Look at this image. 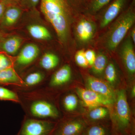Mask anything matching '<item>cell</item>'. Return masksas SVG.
Returning a JSON list of instances; mask_svg holds the SVG:
<instances>
[{
    "label": "cell",
    "instance_id": "6da1fadb",
    "mask_svg": "<svg viewBox=\"0 0 135 135\" xmlns=\"http://www.w3.org/2000/svg\"><path fill=\"white\" fill-rule=\"evenodd\" d=\"M41 11L51 24L61 42L69 36L73 11L67 0H40Z\"/></svg>",
    "mask_w": 135,
    "mask_h": 135
},
{
    "label": "cell",
    "instance_id": "7a4b0ae2",
    "mask_svg": "<svg viewBox=\"0 0 135 135\" xmlns=\"http://www.w3.org/2000/svg\"><path fill=\"white\" fill-rule=\"evenodd\" d=\"M135 0L121 14L111 26L107 35L106 45L110 51L115 50L135 22Z\"/></svg>",
    "mask_w": 135,
    "mask_h": 135
},
{
    "label": "cell",
    "instance_id": "3957f363",
    "mask_svg": "<svg viewBox=\"0 0 135 135\" xmlns=\"http://www.w3.org/2000/svg\"><path fill=\"white\" fill-rule=\"evenodd\" d=\"M116 120L115 128L120 133L130 134L131 120L129 107L127 100L126 91L121 90L116 96Z\"/></svg>",
    "mask_w": 135,
    "mask_h": 135
},
{
    "label": "cell",
    "instance_id": "277c9868",
    "mask_svg": "<svg viewBox=\"0 0 135 135\" xmlns=\"http://www.w3.org/2000/svg\"><path fill=\"white\" fill-rule=\"evenodd\" d=\"M54 128V124L49 121L27 118L24 121L17 135H49Z\"/></svg>",
    "mask_w": 135,
    "mask_h": 135
},
{
    "label": "cell",
    "instance_id": "5b68a950",
    "mask_svg": "<svg viewBox=\"0 0 135 135\" xmlns=\"http://www.w3.org/2000/svg\"><path fill=\"white\" fill-rule=\"evenodd\" d=\"M29 110L34 118L40 119H55L59 115L56 107L49 101L44 99H37L32 102L29 106Z\"/></svg>",
    "mask_w": 135,
    "mask_h": 135
},
{
    "label": "cell",
    "instance_id": "8992f818",
    "mask_svg": "<svg viewBox=\"0 0 135 135\" xmlns=\"http://www.w3.org/2000/svg\"><path fill=\"white\" fill-rule=\"evenodd\" d=\"M76 91L84 104L89 108H94L102 105H110L114 102L89 89L77 88Z\"/></svg>",
    "mask_w": 135,
    "mask_h": 135
},
{
    "label": "cell",
    "instance_id": "52a82bcc",
    "mask_svg": "<svg viewBox=\"0 0 135 135\" xmlns=\"http://www.w3.org/2000/svg\"><path fill=\"white\" fill-rule=\"evenodd\" d=\"M89 89L114 102L116 98L114 90L107 83L92 77L87 79Z\"/></svg>",
    "mask_w": 135,
    "mask_h": 135
},
{
    "label": "cell",
    "instance_id": "ba28073f",
    "mask_svg": "<svg viewBox=\"0 0 135 135\" xmlns=\"http://www.w3.org/2000/svg\"><path fill=\"white\" fill-rule=\"evenodd\" d=\"M39 47L35 44H26L19 52L16 59V63L19 66H25L32 63L38 56Z\"/></svg>",
    "mask_w": 135,
    "mask_h": 135
},
{
    "label": "cell",
    "instance_id": "9c48e42d",
    "mask_svg": "<svg viewBox=\"0 0 135 135\" xmlns=\"http://www.w3.org/2000/svg\"><path fill=\"white\" fill-rule=\"evenodd\" d=\"M120 55L125 66L131 74L135 73V55L132 39L127 38L121 48Z\"/></svg>",
    "mask_w": 135,
    "mask_h": 135
},
{
    "label": "cell",
    "instance_id": "30bf717a",
    "mask_svg": "<svg viewBox=\"0 0 135 135\" xmlns=\"http://www.w3.org/2000/svg\"><path fill=\"white\" fill-rule=\"evenodd\" d=\"M86 125L79 120L66 121L61 124L56 131L55 135H79L83 133Z\"/></svg>",
    "mask_w": 135,
    "mask_h": 135
},
{
    "label": "cell",
    "instance_id": "8fae6325",
    "mask_svg": "<svg viewBox=\"0 0 135 135\" xmlns=\"http://www.w3.org/2000/svg\"><path fill=\"white\" fill-rule=\"evenodd\" d=\"M127 1V0H113L104 12L100 27L104 28L115 19L124 8Z\"/></svg>",
    "mask_w": 135,
    "mask_h": 135
},
{
    "label": "cell",
    "instance_id": "7c38bea8",
    "mask_svg": "<svg viewBox=\"0 0 135 135\" xmlns=\"http://www.w3.org/2000/svg\"><path fill=\"white\" fill-rule=\"evenodd\" d=\"M23 9L18 5H8L1 19V25L9 27L15 25L23 13Z\"/></svg>",
    "mask_w": 135,
    "mask_h": 135
},
{
    "label": "cell",
    "instance_id": "4fadbf2b",
    "mask_svg": "<svg viewBox=\"0 0 135 135\" xmlns=\"http://www.w3.org/2000/svg\"><path fill=\"white\" fill-rule=\"evenodd\" d=\"M95 31L94 23L86 19L81 20L77 24L76 33L81 41L86 42L92 39Z\"/></svg>",
    "mask_w": 135,
    "mask_h": 135
},
{
    "label": "cell",
    "instance_id": "5bb4252c",
    "mask_svg": "<svg viewBox=\"0 0 135 135\" xmlns=\"http://www.w3.org/2000/svg\"><path fill=\"white\" fill-rule=\"evenodd\" d=\"M71 77V70L70 66L65 65L59 68L51 77L50 85L57 87L67 83Z\"/></svg>",
    "mask_w": 135,
    "mask_h": 135
},
{
    "label": "cell",
    "instance_id": "9a60e30c",
    "mask_svg": "<svg viewBox=\"0 0 135 135\" xmlns=\"http://www.w3.org/2000/svg\"><path fill=\"white\" fill-rule=\"evenodd\" d=\"M22 39L19 36H13L0 41V49L10 55L17 53L22 43Z\"/></svg>",
    "mask_w": 135,
    "mask_h": 135
},
{
    "label": "cell",
    "instance_id": "2e32d148",
    "mask_svg": "<svg viewBox=\"0 0 135 135\" xmlns=\"http://www.w3.org/2000/svg\"><path fill=\"white\" fill-rule=\"evenodd\" d=\"M15 84L23 86V80L20 78L12 67L0 71V86Z\"/></svg>",
    "mask_w": 135,
    "mask_h": 135
},
{
    "label": "cell",
    "instance_id": "e0dca14e",
    "mask_svg": "<svg viewBox=\"0 0 135 135\" xmlns=\"http://www.w3.org/2000/svg\"><path fill=\"white\" fill-rule=\"evenodd\" d=\"M31 36L33 38L40 40H49L51 38L50 32L46 27L42 25L33 24L27 27Z\"/></svg>",
    "mask_w": 135,
    "mask_h": 135
},
{
    "label": "cell",
    "instance_id": "ac0fdd59",
    "mask_svg": "<svg viewBox=\"0 0 135 135\" xmlns=\"http://www.w3.org/2000/svg\"><path fill=\"white\" fill-rule=\"evenodd\" d=\"M59 59L58 56L54 53H46L42 57L40 61L41 66L43 69L50 70L56 67L59 63Z\"/></svg>",
    "mask_w": 135,
    "mask_h": 135
},
{
    "label": "cell",
    "instance_id": "d6986e66",
    "mask_svg": "<svg viewBox=\"0 0 135 135\" xmlns=\"http://www.w3.org/2000/svg\"><path fill=\"white\" fill-rule=\"evenodd\" d=\"M44 75L40 72L31 73L27 75L23 80V85L27 87H32L37 86L43 80Z\"/></svg>",
    "mask_w": 135,
    "mask_h": 135
},
{
    "label": "cell",
    "instance_id": "ffe728a7",
    "mask_svg": "<svg viewBox=\"0 0 135 135\" xmlns=\"http://www.w3.org/2000/svg\"><path fill=\"white\" fill-rule=\"evenodd\" d=\"M107 64V58L105 55L99 53L96 56L94 64L92 65V70L97 74H101L105 70Z\"/></svg>",
    "mask_w": 135,
    "mask_h": 135
},
{
    "label": "cell",
    "instance_id": "44dd1931",
    "mask_svg": "<svg viewBox=\"0 0 135 135\" xmlns=\"http://www.w3.org/2000/svg\"><path fill=\"white\" fill-rule=\"evenodd\" d=\"M0 100L20 102L19 97L16 92L2 86H0Z\"/></svg>",
    "mask_w": 135,
    "mask_h": 135
},
{
    "label": "cell",
    "instance_id": "7402d4cb",
    "mask_svg": "<svg viewBox=\"0 0 135 135\" xmlns=\"http://www.w3.org/2000/svg\"><path fill=\"white\" fill-rule=\"evenodd\" d=\"M113 0H91L87 7V11L90 14H95L108 5Z\"/></svg>",
    "mask_w": 135,
    "mask_h": 135
},
{
    "label": "cell",
    "instance_id": "603a6c76",
    "mask_svg": "<svg viewBox=\"0 0 135 135\" xmlns=\"http://www.w3.org/2000/svg\"><path fill=\"white\" fill-rule=\"evenodd\" d=\"M78 103L77 97L74 94L68 95L63 99L64 107L68 112H72L75 110L77 107Z\"/></svg>",
    "mask_w": 135,
    "mask_h": 135
},
{
    "label": "cell",
    "instance_id": "cb8c5ba5",
    "mask_svg": "<svg viewBox=\"0 0 135 135\" xmlns=\"http://www.w3.org/2000/svg\"><path fill=\"white\" fill-rule=\"evenodd\" d=\"M107 113L108 111L106 108L102 107H98L90 111L89 118L93 121L101 120L105 118Z\"/></svg>",
    "mask_w": 135,
    "mask_h": 135
},
{
    "label": "cell",
    "instance_id": "d4e9b609",
    "mask_svg": "<svg viewBox=\"0 0 135 135\" xmlns=\"http://www.w3.org/2000/svg\"><path fill=\"white\" fill-rule=\"evenodd\" d=\"M86 135H109L107 129L100 125H94L90 127L85 133Z\"/></svg>",
    "mask_w": 135,
    "mask_h": 135
},
{
    "label": "cell",
    "instance_id": "484cf974",
    "mask_svg": "<svg viewBox=\"0 0 135 135\" xmlns=\"http://www.w3.org/2000/svg\"><path fill=\"white\" fill-rule=\"evenodd\" d=\"M105 74L106 79L108 82L113 83L116 80L117 74L116 68L112 63H109L105 69Z\"/></svg>",
    "mask_w": 135,
    "mask_h": 135
},
{
    "label": "cell",
    "instance_id": "4316f807",
    "mask_svg": "<svg viewBox=\"0 0 135 135\" xmlns=\"http://www.w3.org/2000/svg\"><path fill=\"white\" fill-rule=\"evenodd\" d=\"M40 0H20L19 5L22 9L28 11L36 9Z\"/></svg>",
    "mask_w": 135,
    "mask_h": 135
},
{
    "label": "cell",
    "instance_id": "83f0119b",
    "mask_svg": "<svg viewBox=\"0 0 135 135\" xmlns=\"http://www.w3.org/2000/svg\"><path fill=\"white\" fill-rule=\"evenodd\" d=\"M84 51L81 50L78 51L75 55V60L77 64L82 67H87L89 65L84 55Z\"/></svg>",
    "mask_w": 135,
    "mask_h": 135
},
{
    "label": "cell",
    "instance_id": "f1b7e54d",
    "mask_svg": "<svg viewBox=\"0 0 135 135\" xmlns=\"http://www.w3.org/2000/svg\"><path fill=\"white\" fill-rule=\"evenodd\" d=\"M10 59L3 53H0V71L12 67Z\"/></svg>",
    "mask_w": 135,
    "mask_h": 135
},
{
    "label": "cell",
    "instance_id": "f546056e",
    "mask_svg": "<svg viewBox=\"0 0 135 135\" xmlns=\"http://www.w3.org/2000/svg\"><path fill=\"white\" fill-rule=\"evenodd\" d=\"M68 4L72 11L74 9H79L85 7L87 0H67Z\"/></svg>",
    "mask_w": 135,
    "mask_h": 135
},
{
    "label": "cell",
    "instance_id": "4dcf8cb0",
    "mask_svg": "<svg viewBox=\"0 0 135 135\" xmlns=\"http://www.w3.org/2000/svg\"><path fill=\"white\" fill-rule=\"evenodd\" d=\"M84 55L89 65H92L96 56L95 51L92 50H88L84 51Z\"/></svg>",
    "mask_w": 135,
    "mask_h": 135
},
{
    "label": "cell",
    "instance_id": "1f68e13d",
    "mask_svg": "<svg viewBox=\"0 0 135 135\" xmlns=\"http://www.w3.org/2000/svg\"><path fill=\"white\" fill-rule=\"evenodd\" d=\"M7 5L4 1H0V20H1Z\"/></svg>",
    "mask_w": 135,
    "mask_h": 135
},
{
    "label": "cell",
    "instance_id": "d6a6232c",
    "mask_svg": "<svg viewBox=\"0 0 135 135\" xmlns=\"http://www.w3.org/2000/svg\"><path fill=\"white\" fill-rule=\"evenodd\" d=\"M8 5H19L20 0H3Z\"/></svg>",
    "mask_w": 135,
    "mask_h": 135
},
{
    "label": "cell",
    "instance_id": "836d02e7",
    "mask_svg": "<svg viewBox=\"0 0 135 135\" xmlns=\"http://www.w3.org/2000/svg\"><path fill=\"white\" fill-rule=\"evenodd\" d=\"M135 29L134 28V29H133L132 31L131 32V38H132V41L133 42H134L135 44Z\"/></svg>",
    "mask_w": 135,
    "mask_h": 135
},
{
    "label": "cell",
    "instance_id": "e575fe53",
    "mask_svg": "<svg viewBox=\"0 0 135 135\" xmlns=\"http://www.w3.org/2000/svg\"><path fill=\"white\" fill-rule=\"evenodd\" d=\"M135 87L133 88V90H132V94H133V96H135Z\"/></svg>",
    "mask_w": 135,
    "mask_h": 135
},
{
    "label": "cell",
    "instance_id": "d590c367",
    "mask_svg": "<svg viewBox=\"0 0 135 135\" xmlns=\"http://www.w3.org/2000/svg\"><path fill=\"white\" fill-rule=\"evenodd\" d=\"M2 33L1 32V31H0V41H1V40L2 39Z\"/></svg>",
    "mask_w": 135,
    "mask_h": 135
},
{
    "label": "cell",
    "instance_id": "8d00e7d4",
    "mask_svg": "<svg viewBox=\"0 0 135 135\" xmlns=\"http://www.w3.org/2000/svg\"><path fill=\"white\" fill-rule=\"evenodd\" d=\"M79 135H86V134H85V133H81V134H80Z\"/></svg>",
    "mask_w": 135,
    "mask_h": 135
},
{
    "label": "cell",
    "instance_id": "74e56055",
    "mask_svg": "<svg viewBox=\"0 0 135 135\" xmlns=\"http://www.w3.org/2000/svg\"><path fill=\"white\" fill-rule=\"evenodd\" d=\"M3 1V0H0V1Z\"/></svg>",
    "mask_w": 135,
    "mask_h": 135
}]
</instances>
